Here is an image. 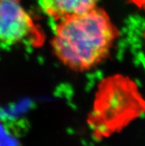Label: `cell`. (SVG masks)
<instances>
[{"label": "cell", "instance_id": "cell-6", "mask_svg": "<svg viewBox=\"0 0 145 146\" xmlns=\"http://www.w3.org/2000/svg\"><path fill=\"white\" fill-rule=\"evenodd\" d=\"M144 42H145V32H144Z\"/></svg>", "mask_w": 145, "mask_h": 146}, {"label": "cell", "instance_id": "cell-1", "mask_svg": "<svg viewBox=\"0 0 145 146\" xmlns=\"http://www.w3.org/2000/svg\"><path fill=\"white\" fill-rule=\"evenodd\" d=\"M119 31L101 7L58 22L51 40L53 53L71 70L84 72L107 58Z\"/></svg>", "mask_w": 145, "mask_h": 146}, {"label": "cell", "instance_id": "cell-4", "mask_svg": "<svg viewBox=\"0 0 145 146\" xmlns=\"http://www.w3.org/2000/svg\"><path fill=\"white\" fill-rule=\"evenodd\" d=\"M99 0H39L41 8L56 22L97 7Z\"/></svg>", "mask_w": 145, "mask_h": 146}, {"label": "cell", "instance_id": "cell-3", "mask_svg": "<svg viewBox=\"0 0 145 146\" xmlns=\"http://www.w3.org/2000/svg\"><path fill=\"white\" fill-rule=\"evenodd\" d=\"M44 42L42 31L22 6V0H0V43L39 48Z\"/></svg>", "mask_w": 145, "mask_h": 146}, {"label": "cell", "instance_id": "cell-2", "mask_svg": "<svg viewBox=\"0 0 145 146\" xmlns=\"http://www.w3.org/2000/svg\"><path fill=\"white\" fill-rule=\"evenodd\" d=\"M145 114V98L136 82L116 74L102 80L98 87L87 124L96 140L119 133Z\"/></svg>", "mask_w": 145, "mask_h": 146}, {"label": "cell", "instance_id": "cell-5", "mask_svg": "<svg viewBox=\"0 0 145 146\" xmlns=\"http://www.w3.org/2000/svg\"><path fill=\"white\" fill-rule=\"evenodd\" d=\"M129 2L139 10L145 12V0H129Z\"/></svg>", "mask_w": 145, "mask_h": 146}]
</instances>
